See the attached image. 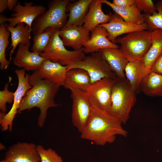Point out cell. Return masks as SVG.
Returning <instances> with one entry per match:
<instances>
[{
  "instance_id": "28",
  "label": "cell",
  "mask_w": 162,
  "mask_h": 162,
  "mask_svg": "<svg viewBox=\"0 0 162 162\" xmlns=\"http://www.w3.org/2000/svg\"><path fill=\"white\" fill-rule=\"evenodd\" d=\"M155 4L157 12L152 15L144 14L148 30L151 31L157 29L162 30V0L158 1Z\"/></svg>"
},
{
  "instance_id": "9",
  "label": "cell",
  "mask_w": 162,
  "mask_h": 162,
  "mask_svg": "<svg viewBox=\"0 0 162 162\" xmlns=\"http://www.w3.org/2000/svg\"><path fill=\"white\" fill-rule=\"evenodd\" d=\"M116 79L106 77L92 84L86 92L93 108L109 112L112 89Z\"/></svg>"
},
{
  "instance_id": "34",
  "label": "cell",
  "mask_w": 162,
  "mask_h": 162,
  "mask_svg": "<svg viewBox=\"0 0 162 162\" xmlns=\"http://www.w3.org/2000/svg\"><path fill=\"white\" fill-rule=\"evenodd\" d=\"M150 71L162 75V55L155 62Z\"/></svg>"
},
{
  "instance_id": "8",
  "label": "cell",
  "mask_w": 162,
  "mask_h": 162,
  "mask_svg": "<svg viewBox=\"0 0 162 162\" xmlns=\"http://www.w3.org/2000/svg\"><path fill=\"white\" fill-rule=\"evenodd\" d=\"M72 100V122L81 134L86 128L93 108L88 98L86 92L73 88L70 89Z\"/></svg>"
},
{
  "instance_id": "32",
  "label": "cell",
  "mask_w": 162,
  "mask_h": 162,
  "mask_svg": "<svg viewBox=\"0 0 162 162\" xmlns=\"http://www.w3.org/2000/svg\"><path fill=\"white\" fill-rule=\"evenodd\" d=\"M135 5L146 14L152 15L157 12L155 4L152 0H135Z\"/></svg>"
},
{
  "instance_id": "1",
  "label": "cell",
  "mask_w": 162,
  "mask_h": 162,
  "mask_svg": "<svg viewBox=\"0 0 162 162\" xmlns=\"http://www.w3.org/2000/svg\"><path fill=\"white\" fill-rule=\"evenodd\" d=\"M29 82L32 87L23 97L17 114L25 110L39 108L40 112L38 125L42 127L45 122L48 109L58 105L55 102V98L60 86L49 80L41 79L37 70L30 76Z\"/></svg>"
},
{
  "instance_id": "27",
  "label": "cell",
  "mask_w": 162,
  "mask_h": 162,
  "mask_svg": "<svg viewBox=\"0 0 162 162\" xmlns=\"http://www.w3.org/2000/svg\"><path fill=\"white\" fill-rule=\"evenodd\" d=\"M10 33L8 31L5 24L0 25V68L1 70H6L8 67L10 62L5 56L6 49L9 45L8 38Z\"/></svg>"
},
{
  "instance_id": "17",
  "label": "cell",
  "mask_w": 162,
  "mask_h": 162,
  "mask_svg": "<svg viewBox=\"0 0 162 162\" xmlns=\"http://www.w3.org/2000/svg\"><path fill=\"white\" fill-rule=\"evenodd\" d=\"M91 32L89 40L83 46L85 53L98 52L105 48H119L118 46L108 39L107 32L104 27L98 26Z\"/></svg>"
},
{
  "instance_id": "22",
  "label": "cell",
  "mask_w": 162,
  "mask_h": 162,
  "mask_svg": "<svg viewBox=\"0 0 162 162\" xmlns=\"http://www.w3.org/2000/svg\"><path fill=\"white\" fill-rule=\"evenodd\" d=\"M5 25L7 30L10 32L11 35V44L8 48H11L9 53V61L10 62L12 59V55L17 45L20 44L26 45L30 44L31 32L29 26L24 23H20L15 27L10 26L6 23Z\"/></svg>"
},
{
  "instance_id": "10",
  "label": "cell",
  "mask_w": 162,
  "mask_h": 162,
  "mask_svg": "<svg viewBox=\"0 0 162 162\" xmlns=\"http://www.w3.org/2000/svg\"><path fill=\"white\" fill-rule=\"evenodd\" d=\"M18 79V86L14 92V97L12 106L6 113H0V124L1 130L4 131L9 130L11 132L13 122L20 107L21 100L26 91L32 86L29 84L30 76L26 73L24 69L16 70L15 71Z\"/></svg>"
},
{
  "instance_id": "12",
  "label": "cell",
  "mask_w": 162,
  "mask_h": 162,
  "mask_svg": "<svg viewBox=\"0 0 162 162\" xmlns=\"http://www.w3.org/2000/svg\"><path fill=\"white\" fill-rule=\"evenodd\" d=\"M109 22L98 26L104 28L108 33V39L112 42H115L118 37L124 34L148 29L146 23L136 24L125 21L116 13L110 14Z\"/></svg>"
},
{
  "instance_id": "35",
  "label": "cell",
  "mask_w": 162,
  "mask_h": 162,
  "mask_svg": "<svg viewBox=\"0 0 162 162\" xmlns=\"http://www.w3.org/2000/svg\"><path fill=\"white\" fill-rule=\"evenodd\" d=\"M18 2L17 0H8V8L10 11L13 10Z\"/></svg>"
},
{
  "instance_id": "29",
  "label": "cell",
  "mask_w": 162,
  "mask_h": 162,
  "mask_svg": "<svg viewBox=\"0 0 162 162\" xmlns=\"http://www.w3.org/2000/svg\"><path fill=\"white\" fill-rule=\"evenodd\" d=\"M51 36L50 31L47 29L34 35L33 43L31 49L32 51L40 53L44 51L49 43Z\"/></svg>"
},
{
  "instance_id": "19",
  "label": "cell",
  "mask_w": 162,
  "mask_h": 162,
  "mask_svg": "<svg viewBox=\"0 0 162 162\" xmlns=\"http://www.w3.org/2000/svg\"><path fill=\"white\" fill-rule=\"evenodd\" d=\"M151 40L150 47L140 60L142 64L148 72L162 55V30L157 29L152 31Z\"/></svg>"
},
{
  "instance_id": "31",
  "label": "cell",
  "mask_w": 162,
  "mask_h": 162,
  "mask_svg": "<svg viewBox=\"0 0 162 162\" xmlns=\"http://www.w3.org/2000/svg\"><path fill=\"white\" fill-rule=\"evenodd\" d=\"M11 79L10 77L9 82L5 84L4 89L0 91V109L2 112L4 113H5L7 111L6 104H11L14 100L15 92L10 91L8 89Z\"/></svg>"
},
{
  "instance_id": "2",
  "label": "cell",
  "mask_w": 162,
  "mask_h": 162,
  "mask_svg": "<svg viewBox=\"0 0 162 162\" xmlns=\"http://www.w3.org/2000/svg\"><path fill=\"white\" fill-rule=\"evenodd\" d=\"M117 118L109 112L94 109L89 122L81 137L103 146L114 142L117 135L127 137L128 132Z\"/></svg>"
},
{
  "instance_id": "6",
  "label": "cell",
  "mask_w": 162,
  "mask_h": 162,
  "mask_svg": "<svg viewBox=\"0 0 162 162\" xmlns=\"http://www.w3.org/2000/svg\"><path fill=\"white\" fill-rule=\"evenodd\" d=\"M47 29L51 32V38L45 50L40 54V56L62 65L67 66L81 60L85 56L83 47L78 50H68L58 35V30L50 28Z\"/></svg>"
},
{
  "instance_id": "37",
  "label": "cell",
  "mask_w": 162,
  "mask_h": 162,
  "mask_svg": "<svg viewBox=\"0 0 162 162\" xmlns=\"http://www.w3.org/2000/svg\"><path fill=\"white\" fill-rule=\"evenodd\" d=\"M8 17L2 14L0 15V24H5L7 22Z\"/></svg>"
},
{
  "instance_id": "16",
  "label": "cell",
  "mask_w": 162,
  "mask_h": 162,
  "mask_svg": "<svg viewBox=\"0 0 162 162\" xmlns=\"http://www.w3.org/2000/svg\"><path fill=\"white\" fill-rule=\"evenodd\" d=\"M118 79H126L124 70L128 62L119 48H107L98 52Z\"/></svg>"
},
{
  "instance_id": "26",
  "label": "cell",
  "mask_w": 162,
  "mask_h": 162,
  "mask_svg": "<svg viewBox=\"0 0 162 162\" xmlns=\"http://www.w3.org/2000/svg\"><path fill=\"white\" fill-rule=\"evenodd\" d=\"M102 3L106 4L110 7L125 21L136 24H141L145 23L144 14L134 4L125 8H121L113 4L107 0H101Z\"/></svg>"
},
{
  "instance_id": "23",
  "label": "cell",
  "mask_w": 162,
  "mask_h": 162,
  "mask_svg": "<svg viewBox=\"0 0 162 162\" xmlns=\"http://www.w3.org/2000/svg\"><path fill=\"white\" fill-rule=\"evenodd\" d=\"M92 0H79L73 3L70 2L67 9L69 18L64 27L69 26H82L84 18L88 11Z\"/></svg>"
},
{
  "instance_id": "3",
  "label": "cell",
  "mask_w": 162,
  "mask_h": 162,
  "mask_svg": "<svg viewBox=\"0 0 162 162\" xmlns=\"http://www.w3.org/2000/svg\"><path fill=\"white\" fill-rule=\"evenodd\" d=\"M136 92L128 80L116 78L111 94V106L109 112L125 124L136 101Z\"/></svg>"
},
{
  "instance_id": "13",
  "label": "cell",
  "mask_w": 162,
  "mask_h": 162,
  "mask_svg": "<svg viewBox=\"0 0 162 162\" xmlns=\"http://www.w3.org/2000/svg\"><path fill=\"white\" fill-rule=\"evenodd\" d=\"M6 162H40L37 146L33 143L18 142L10 146L5 154Z\"/></svg>"
},
{
  "instance_id": "39",
  "label": "cell",
  "mask_w": 162,
  "mask_h": 162,
  "mask_svg": "<svg viewBox=\"0 0 162 162\" xmlns=\"http://www.w3.org/2000/svg\"><path fill=\"white\" fill-rule=\"evenodd\" d=\"M0 162H6L5 160L4 159L3 160H1Z\"/></svg>"
},
{
  "instance_id": "14",
  "label": "cell",
  "mask_w": 162,
  "mask_h": 162,
  "mask_svg": "<svg viewBox=\"0 0 162 162\" xmlns=\"http://www.w3.org/2000/svg\"><path fill=\"white\" fill-rule=\"evenodd\" d=\"M89 32L83 26H72L64 27L58 31V34L65 46L76 51L83 47L89 40Z\"/></svg>"
},
{
  "instance_id": "7",
  "label": "cell",
  "mask_w": 162,
  "mask_h": 162,
  "mask_svg": "<svg viewBox=\"0 0 162 162\" xmlns=\"http://www.w3.org/2000/svg\"><path fill=\"white\" fill-rule=\"evenodd\" d=\"M67 71L74 68H80L88 73L92 84L106 77H117L106 62L99 52H93L85 56L80 61L66 66Z\"/></svg>"
},
{
  "instance_id": "24",
  "label": "cell",
  "mask_w": 162,
  "mask_h": 162,
  "mask_svg": "<svg viewBox=\"0 0 162 162\" xmlns=\"http://www.w3.org/2000/svg\"><path fill=\"white\" fill-rule=\"evenodd\" d=\"M140 88L146 95L162 97V75L150 71L142 79Z\"/></svg>"
},
{
  "instance_id": "20",
  "label": "cell",
  "mask_w": 162,
  "mask_h": 162,
  "mask_svg": "<svg viewBox=\"0 0 162 162\" xmlns=\"http://www.w3.org/2000/svg\"><path fill=\"white\" fill-rule=\"evenodd\" d=\"M101 0H92L83 21V26L91 32L98 26L108 23L110 15L105 14L102 9Z\"/></svg>"
},
{
  "instance_id": "25",
  "label": "cell",
  "mask_w": 162,
  "mask_h": 162,
  "mask_svg": "<svg viewBox=\"0 0 162 162\" xmlns=\"http://www.w3.org/2000/svg\"><path fill=\"white\" fill-rule=\"evenodd\" d=\"M149 72L146 70L140 60L128 62L124 70L126 79L135 92L140 88L143 78Z\"/></svg>"
},
{
  "instance_id": "4",
  "label": "cell",
  "mask_w": 162,
  "mask_h": 162,
  "mask_svg": "<svg viewBox=\"0 0 162 162\" xmlns=\"http://www.w3.org/2000/svg\"><path fill=\"white\" fill-rule=\"evenodd\" d=\"M69 0H53L48 5V9L40 15L33 22L31 32L34 35L50 28L59 30L65 25Z\"/></svg>"
},
{
  "instance_id": "15",
  "label": "cell",
  "mask_w": 162,
  "mask_h": 162,
  "mask_svg": "<svg viewBox=\"0 0 162 162\" xmlns=\"http://www.w3.org/2000/svg\"><path fill=\"white\" fill-rule=\"evenodd\" d=\"M30 45V44L18 45L13 63L19 68H23L28 71H35L38 69L45 58L40 56L39 53L30 52L29 48Z\"/></svg>"
},
{
  "instance_id": "11",
  "label": "cell",
  "mask_w": 162,
  "mask_h": 162,
  "mask_svg": "<svg viewBox=\"0 0 162 162\" xmlns=\"http://www.w3.org/2000/svg\"><path fill=\"white\" fill-rule=\"evenodd\" d=\"M46 10V8L42 5H33L31 2H26L22 5L18 2L13 10L14 13L11 17L8 18L7 22L10 26L15 27L18 23L23 22L29 26L31 32L32 24L40 15Z\"/></svg>"
},
{
  "instance_id": "21",
  "label": "cell",
  "mask_w": 162,
  "mask_h": 162,
  "mask_svg": "<svg viewBox=\"0 0 162 162\" xmlns=\"http://www.w3.org/2000/svg\"><path fill=\"white\" fill-rule=\"evenodd\" d=\"M92 84L88 73L80 68H74L67 71L64 86L70 90L75 88L86 92Z\"/></svg>"
},
{
  "instance_id": "36",
  "label": "cell",
  "mask_w": 162,
  "mask_h": 162,
  "mask_svg": "<svg viewBox=\"0 0 162 162\" xmlns=\"http://www.w3.org/2000/svg\"><path fill=\"white\" fill-rule=\"evenodd\" d=\"M8 0H0V13L3 12L8 8Z\"/></svg>"
},
{
  "instance_id": "30",
  "label": "cell",
  "mask_w": 162,
  "mask_h": 162,
  "mask_svg": "<svg viewBox=\"0 0 162 162\" xmlns=\"http://www.w3.org/2000/svg\"><path fill=\"white\" fill-rule=\"evenodd\" d=\"M37 150L40 157V162H63L62 157L53 149L45 148L41 145L37 146Z\"/></svg>"
},
{
  "instance_id": "33",
  "label": "cell",
  "mask_w": 162,
  "mask_h": 162,
  "mask_svg": "<svg viewBox=\"0 0 162 162\" xmlns=\"http://www.w3.org/2000/svg\"><path fill=\"white\" fill-rule=\"evenodd\" d=\"M135 0H113L112 3L121 8H127L135 4Z\"/></svg>"
},
{
  "instance_id": "38",
  "label": "cell",
  "mask_w": 162,
  "mask_h": 162,
  "mask_svg": "<svg viewBox=\"0 0 162 162\" xmlns=\"http://www.w3.org/2000/svg\"><path fill=\"white\" fill-rule=\"evenodd\" d=\"M0 149L1 150L5 149V146L2 143L0 144Z\"/></svg>"
},
{
  "instance_id": "5",
  "label": "cell",
  "mask_w": 162,
  "mask_h": 162,
  "mask_svg": "<svg viewBox=\"0 0 162 162\" xmlns=\"http://www.w3.org/2000/svg\"><path fill=\"white\" fill-rule=\"evenodd\" d=\"M152 31L143 30L132 32L122 38H118L115 43L121 44L120 49L128 62L140 60L151 45Z\"/></svg>"
},
{
  "instance_id": "40",
  "label": "cell",
  "mask_w": 162,
  "mask_h": 162,
  "mask_svg": "<svg viewBox=\"0 0 162 162\" xmlns=\"http://www.w3.org/2000/svg\"></svg>"
},
{
  "instance_id": "18",
  "label": "cell",
  "mask_w": 162,
  "mask_h": 162,
  "mask_svg": "<svg viewBox=\"0 0 162 162\" xmlns=\"http://www.w3.org/2000/svg\"><path fill=\"white\" fill-rule=\"evenodd\" d=\"M67 67L45 59L37 70L40 77L63 86L67 72Z\"/></svg>"
}]
</instances>
